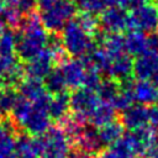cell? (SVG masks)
Returning <instances> with one entry per match:
<instances>
[{"label": "cell", "mask_w": 158, "mask_h": 158, "mask_svg": "<svg viewBox=\"0 0 158 158\" xmlns=\"http://www.w3.org/2000/svg\"><path fill=\"white\" fill-rule=\"evenodd\" d=\"M20 31L16 32V53L23 60H31L47 46L48 35L36 14L26 16L20 22Z\"/></svg>", "instance_id": "obj_1"}, {"label": "cell", "mask_w": 158, "mask_h": 158, "mask_svg": "<svg viewBox=\"0 0 158 158\" xmlns=\"http://www.w3.org/2000/svg\"><path fill=\"white\" fill-rule=\"evenodd\" d=\"M40 20L44 30L57 32L73 19L75 7L69 0H37Z\"/></svg>", "instance_id": "obj_2"}, {"label": "cell", "mask_w": 158, "mask_h": 158, "mask_svg": "<svg viewBox=\"0 0 158 158\" xmlns=\"http://www.w3.org/2000/svg\"><path fill=\"white\" fill-rule=\"evenodd\" d=\"M62 43L64 49L74 57H88L95 49L91 35L86 32L77 20H70L64 26Z\"/></svg>", "instance_id": "obj_3"}, {"label": "cell", "mask_w": 158, "mask_h": 158, "mask_svg": "<svg viewBox=\"0 0 158 158\" xmlns=\"http://www.w3.org/2000/svg\"><path fill=\"white\" fill-rule=\"evenodd\" d=\"M42 152L40 158H68L69 139L63 128L49 127L41 137Z\"/></svg>", "instance_id": "obj_4"}, {"label": "cell", "mask_w": 158, "mask_h": 158, "mask_svg": "<svg viewBox=\"0 0 158 158\" xmlns=\"http://www.w3.org/2000/svg\"><path fill=\"white\" fill-rule=\"evenodd\" d=\"M128 26L141 32H154L158 28V9L152 4L133 9L128 16Z\"/></svg>", "instance_id": "obj_5"}, {"label": "cell", "mask_w": 158, "mask_h": 158, "mask_svg": "<svg viewBox=\"0 0 158 158\" xmlns=\"http://www.w3.org/2000/svg\"><path fill=\"white\" fill-rule=\"evenodd\" d=\"M100 101L101 100L98 94L86 88L75 89V91L69 96V105L75 112V116L83 118L84 121L88 120L89 115Z\"/></svg>", "instance_id": "obj_6"}, {"label": "cell", "mask_w": 158, "mask_h": 158, "mask_svg": "<svg viewBox=\"0 0 158 158\" xmlns=\"http://www.w3.org/2000/svg\"><path fill=\"white\" fill-rule=\"evenodd\" d=\"M127 54L142 56L147 52H158V36H147L144 32L131 30L125 37Z\"/></svg>", "instance_id": "obj_7"}, {"label": "cell", "mask_w": 158, "mask_h": 158, "mask_svg": "<svg viewBox=\"0 0 158 158\" xmlns=\"http://www.w3.org/2000/svg\"><path fill=\"white\" fill-rule=\"evenodd\" d=\"M137 105H154L158 102V86L151 80L138 79L135 83H126L123 86Z\"/></svg>", "instance_id": "obj_8"}, {"label": "cell", "mask_w": 158, "mask_h": 158, "mask_svg": "<svg viewBox=\"0 0 158 158\" xmlns=\"http://www.w3.org/2000/svg\"><path fill=\"white\" fill-rule=\"evenodd\" d=\"M59 69L64 78L65 85L72 89H79V86H81L84 83L88 67L84 63V60L74 58L63 60L62 67Z\"/></svg>", "instance_id": "obj_9"}, {"label": "cell", "mask_w": 158, "mask_h": 158, "mask_svg": "<svg viewBox=\"0 0 158 158\" xmlns=\"http://www.w3.org/2000/svg\"><path fill=\"white\" fill-rule=\"evenodd\" d=\"M53 58L48 53V51L44 48L38 56L32 58L27 62L23 70L28 75V78L37 79V80H44V78L51 73L53 69Z\"/></svg>", "instance_id": "obj_10"}, {"label": "cell", "mask_w": 158, "mask_h": 158, "mask_svg": "<svg viewBox=\"0 0 158 158\" xmlns=\"http://www.w3.org/2000/svg\"><path fill=\"white\" fill-rule=\"evenodd\" d=\"M100 23L106 32H110V35L118 33L128 26V15L125 12L123 9L110 7L102 11Z\"/></svg>", "instance_id": "obj_11"}, {"label": "cell", "mask_w": 158, "mask_h": 158, "mask_svg": "<svg viewBox=\"0 0 158 158\" xmlns=\"http://www.w3.org/2000/svg\"><path fill=\"white\" fill-rule=\"evenodd\" d=\"M19 95L25 98L30 102H37L51 98L42 80H37L32 78H27L19 84Z\"/></svg>", "instance_id": "obj_12"}, {"label": "cell", "mask_w": 158, "mask_h": 158, "mask_svg": "<svg viewBox=\"0 0 158 158\" xmlns=\"http://www.w3.org/2000/svg\"><path fill=\"white\" fill-rule=\"evenodd\" d=\"M158 67V52H147L133 62V72L137 78L148 80L153 77Z\"/></svg>", "instance_id": "obj_13"}, {"label": "cell", "mask_w": 158, "mask_h": 158, "mask_svg": "<svg viewBox=\"0 0 158 158\" xmlns=\"http://www.w3.org/2000/svg\"><path fill=\"white\" fill-rule=\"evenodd\" d=\"M42 152L41 137H20L15 142L16 158H40Z\"/></svg>", "instance_id": "obj_14"}, {"label": "cell", "mask_w": 158, "mask_h": 158, "mask_svg": "<svg viewBox=\"0 0 158 158\" xmlns=\"http://www.w3.org/2000/svg\"><path fill=\"white\" fill-rule=\"evenodd\" d=\"M148 122V109L142 105L130 106L122 114V126L128 130H137Z\"/></svg>", "instance_id": "obj_15"}, {"label": "cell", "mask_w": 158, "mask_h": 158, "mask_svg": "<svg viewBox=\"0 0 158 158\" xmlns=\"http://www.w3.org/2000/svg\"><path fill=\"white\" fill-rule=\"evenodd\" d=\"M75 141L79 146V149L88 153L89 156L96 153L102 147L99 138V133L93 126H84Z\"/></svg>", "instance_id": "obj_16"}, {"label": "cell", "mask_w": 158, "mask_h": 158, "mask_svg": "<svg viewBox=\"0 0 158 158\" xmlns=\"http://www.w3.org/2000/svg\"><path fill=\"white\" fill-rule=\"evenodd\" d=\"M14 125L5 121L0 125V158H16L15 156Z\"/></svg>", "instance_id": "obj_17"}, {"label": "cell", "mask_w": 158, "mask_h": 158, "mask_svg": "<svg viewBox=\"0 0 158 158\" xmlns=\"http://www.w3.org/2000/svg\"><path fill=\"white\" fill-rule=\"evenodd\" d=\"M115 109L111 106V104L106 101H100L98 106L93 110V112L89 115L88 121L91 123V126L95 127H102L110 122H114L115 118Z\"/></svg>", "instance_id": "obj_18"}, {"label": "cell", "mask_w": 158, "mask_h": 158, "mask_svg": "<svg viewBox=\"0 0 158 158\" xmlns=\"http://www.w3.org/2000/svg\"><path fill=\"white\" fill-rule=\"evenodd\" d=\"M99 138L102 146H112L123 136V126L118 122H110L98 131Z\"/></svg>", "instance_id": "obj_19"}, {"label": "cell", "mask_w": 158, "mask_h": 158, "mask_svg": "<svg viewBox=\"0 0 158 158\" xmlns=\"http://www.w3.org/2000/svg\"><path fill=\"white\" fill-rule=\"evenodd\" d=\"M69 107H70V105H69V95L65 94V93L57 94L53 98H51V100H49V105H48L49 117L56 118V120L64 118V116L67 115Z\"/></svg>", "instance_id": "obj_20"}, {"label": "cell", "mask_w": 158, "mask_h": 158, "mask_svg": "<svg viewBox=\"0 0 158 158\" xmlns=\"http://www.w3.org/2000/svg\"><path fill=\"white\" fill-rule=\"evenodd\" d=\"M44 88L48 91V94L57 95V94L64 93V89L67 88V85L59 68L52 69L51 73L44 78Z\"/></svg>", "instance_id": "obj_21"}, {"label": "cell", "mask_w": 158, "mask_h": 158, "mask_svg": "<svg viewBox=\"0 0 158 158\" xmlns=\"http://www.w3.org/2000/svg\"><path fill=\"white\" fill-rule=\"evenodd\" d=\"M16 51V32L7 28L0 35V56H14Z\"/></svg>", "instance_id": "obj_22"}, {"label": "cell", "mask_w": 158, "mask_h": 158, "mask_svg": "<svg viewBox=\"0 0 158 158\" xmlns=\"http://www.w3.org/2000/svg\"><path fill=\"white\" fill-rule=\"evenodd\" d=\"M19 94L15 91V89L5 88L2 91H0V112H10L12 111L16 101H17Z\"/></svg>", "instance_id": "obj_23"}, {"label": "cell", "mask_w": 158, "mask_h": 158, "mask_svg": "<svg viewBox=\"0 0 158 158\" xmlns=\"http://www.w3.org/2000/svg\"><path fill=\"white\" fill-rule=\"evenodd\" d=\"M96 93H98V96L100 98V100L110 104V101L118 93V89H117V85L112 80L106 79V80H101L99 88L96 89Z\"/></svg>", "instance_id": "obj_24"}, {"label": "cell", "mask_w": 158, "mask_h": 158, "mask_svg": "<svg viewBox=\"0 0 158 158\" xmlns=\"http://www.w3.org/2000/svg\"><path fill=\"white\" fill-rule=\"evenodd\" d=\"M0 21L5 26H17L21 22V14L15 5H9L0 11Z\"/></svg>", "instance_id": "obj_25"}, {"label": "cell", "mask_w": 158, "mask_h": 158, "mask_svg": "<svg viewBox=\"0 0 158 158\" xmlns=\"http://www.w3.org/2000/svg\"><path fill=\"white\" fill-rule=\"evenodd\" d=\"M46 49L48 51V53L51 54V57L53 58V60H60L64 57L65 49L63 47L62 40L58 38L57 36H48Z\"/></svg>", "instance_id": "obj_26"}, {"label": "cell", "mask_w": 158, "mask_h": 158, "mask_svg": "<svg viewBox=\"0 0 158 158\" xmlns=\"http://www.w3.org/2000/svg\"><path fill=\"white\" fill-rule=\"evenodd\" d=\"M111 106L115 109V110H121V111H125L127 110L131 104H132V99L130 96V93L122 88V90H118V93L115 95V98L110 101Z\"/></svg>", "instance_id": "obj_27"}, {"label": "cell", "mask_w": 158, "mask_h": 158, "mask_svg": "<svg viewBox=\"0 0 158 158\" xmlns=\"http://www.w3.org/2000/svg\"><path fill=\"white\" fill-rule=\"evenodd\" d=\"M101 83V79H100V74L99 72L95 69V68H91V67H88L86 69V74H85V78H84V88L91 90V91H96V89L99 88Z\"/></svg>", "instance_id": "obj_28"}, {"label": "cell", "mask_w": 158, "mask_h": 158, "mask_svg": "<svg viewBox=\"0 0 158 158\" xmlns=\"http://www.w3.org/2000/svg\"><path fill=\"white\" fill-rule=\"evenodd\" d=\"M75 20H77L78 23H79L86 32H89L90 35H93L94 31L96 30L98 21H96V19H95L94 15H90V14L84 12V14H81V15H80L78 19H75Z\"/></svg>", "instance_id": "obj_29"}, {"label": "cell", "mask_w": 158, "mask_h": 158, "mask_svg": "<svg viewBox=\"0 0 158 158\" xmlns=\"http://www.w3.org/2000/svg\"><path fill=\"white\" fill-rule=\"evenodd\" d=\"M104 7H105L104 0H85L81 5V9L84 10V12L90 14V15L101 12Z\"/></svg>", "instance_id": "obj_30"}, {"label": "cell", "mask_w": 158, "mask_h": 158, "mask_svg": "<svg viewBox=\"0 0 158 158\" xmlns=\"http://www.w3.org/2000/svg\"><path fill=\"white\" fill-rule=\"evenodd\" d=\"M16 9L21 15H32L37 7V0H16Z\"/></svg>", "instance_id": "obj_31"}, {"label": "cell", "mask_w": 158, "mask_h": 158, "mask_svg": "<svg viewBox=\"0 0 158 158\" xmlns=\"http://www.w3.org/2000/svg\"><path fill=\"white\" fill-rule=\"evenodd\" d=\"M16 64H19V60L16 59L15 54L14 56H0V79L4 77V74L9 69L15 67Z\"/></svg>", "instance_id": "obj_32"}, {"label": "cell", "mask_w": 158, "mask_h": 158, "mask_svg": "<svg viewBox=\"0 0 158 158\" xmlns=\"http://www.w3.org/2000/svg\"><path fill=\"white\" fill-rule=\"evenodd\" d=\"M148 121L153 127H158V102L152 105L148 110Z\"/></svg>", "instance_id": "obj_33"}, {"label": "cell", "mask_w": 158, "mask_h": 158, "mask_svg": "<svg viewBox=\"0 0 158 158\" xmlns=\"http://www.w3.org/2000/svg\"><path fill=\"white\" fill-rule=\"evenodd\" d=\"M99 158H125L123 156H121L117 151H115L112 147H110L109 149H106V151H104L100 156H99Z\"/></svg>", "instance_id": "obj_34"}, {"label": "cell", "mask_w": 158, "mask_h": 158, "mask_svg": "<svg viewBox=\"0 0 158 158\" xmlns=\"http://www.w3.org/2000/svg\"><path fill=\"white\" fill-rule=\"evenodd\" d=\"M128 1L130 0H104L105 5H109L110 7H120V9H122L123 6H127Z\"/></svg>", "instance_id": "obj_35"}, {"label": "cell", "mask_w": 158, "mask_h": 158, "mask_svg": "<svg viewBox=\"0 0 158 158\" xmlns=\"http://www.w3.org/2000/svg\"><path fill=\"white\" fill-rule=\"evenodd\" d=\"M149 4V0H130L128 1V5L133 9H137V7H141L143 5H147Z\"/></svg>", "instance_id": "obj_36"}, {"label": "cell", "mask_w": 158, "mask_h": 158, "mask_svg": "<svg viewBox=\"0 0 158 158\" xmlns=\"http://www.w3.org/2000/svg\"><path fill=\"white\" fill-rule=\"evenodd\" d=\"M9 5H16V0H0V11Z\"/></svg>", "instance_id": "obj_37"}, {"label": "cell", "mask_w": 158, "mask_h": 158, "mask_svg": "<svg viewBox=\"0 0 158 158\" xmlns=\"http://www.w3.org/2000/svg\"><path fill=\"white\" fill-rule=\"evenodd\" d=\"M152 80H153V83L158 86V67H157V70H156V73L153 74V77H152Z\"/></svg>", "instance_id": "obj_38"}, {"label": "cell", "mask_w": 158, "mask_h": 158, "mask_svg": "<svg viewBox=\"0 0 158 158\" xmlns=\"http://www.w3.org/2000/svg\"><path fill=\"white\" fill-rule=\"evenodd\" d=\"M69 1H70L73 5H74V4H77V5H79V6H81V5H83V2H84L85 0H69Z\"/></svg>", "instance_id": "obj_39"}, {"label": "cell", "mask_w": 158, "mask_h": 158, "mask_svg": "<svg viewBox=\"0 0 158 158\" xmlns=\"http://www.w3.org/2000/svg\"><path fill=\"white\" fill-rule=\"evenodd\" d=\"M4 31H5V25H4V23L0 21V35H1Z\"/></svg>", "instance_id": "obj_40"}, {"label": "cell", "mask_w": 158, "mask_h": 158, "mask_svg": "<svg viewBox=\"0 0 158 158\" xmlns=\"http://www.w3.org/2000/svg\"><path fill=\"white\" fill-rule=\"evenodd\" d=\"M149 158H158V153H154L153 156H151Z\"/></svg>", "instance_id": "obj_41"}, {"label": "cell", "mask_w": 158, "mask_h": 158, "mask_svg": "<svg viewBox=\"0 0 158 158\" xmlns=\"http://www.w3.org/2000/svg\"><path fill=\"white\" fill-rule=\"evenodd\" d=\"M156 151H157V153H158V139H157V144H156Z\"/></svg>", "instance_id": "obj_42"}, {"label": "cell", "mask_w": 158, "mask_h": 158, "mask_svg": "<svg viewBox=\"0 0 158 158\" xmlns=\"http://www.w3.org/2000/svg\"><path fill=\"white\" fill-rule=\"evenodd\" d=\"M157 9H158V0H157Z\"/></svg>", "instance_id": "obj_43"}]
</instances>
